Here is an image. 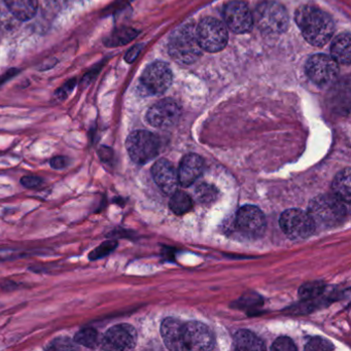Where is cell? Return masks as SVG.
I'll return each instance as SVG.
<instances>
[{"mask_svg":"<svg viewBox=\"0 0 351 351\" xmlns=\"http://www.w3.org/2000/svg\"><path fill=\"white\" fill-rule=\"evenodd\" d=\"M295 23L304 38L314 47H322L334 34V22L328 14L310 5L299 8L295 12Z\"/></svg>","mask_w":351,"mask_h":351,"instance_id":"cell-1","label":"cell"},{"mask_svg":"<svg viewBox=\"0 0 351 351\" xmlns=\"http://www.w3.org/2000/svg\"><path fill=\"white\" fill-rule=\"evenodd\" d=\"M307 213L315 227L332 228L344 221L347 209L345 203L335 195H320L312 199Z\"/></svg>","mask_w":351,"mask_h":351,"instance_id":"cell-2","label":"cell"},{"mask_svg":"<svg viewBox=\"0 0 351 351\" xmlns=\"http://www.w3.org/2000/svg\"><path fill=\"white\" fill-rule=\"evenodd\" d=\"M200 45L196 36V27L184 25L172 34L169 40V54L180 64H192L201 56Z\"/></svg>","mask_w":351,"mask_h":351,"instance_id":"cell-3","label":"cell"},{"mask_svg":"<svg viewBox=\"0 0 351 351\" xmlns=\"http://www.w3.org/2000/svg\"><path fill=\"white\" fill-rule=\"evenodd\" d=\"M252 16L258 29L265 34H282L289 27V15L285 8L273 1L261 3Z\"/></svg>","mask_w":351,"mask_h":351,"instance_id":"cell-4","label":"cell"},{"mask_svg":"<svg viewBox=\"0 0 351 351\" xmlns=\"http://www.w3.org/2000/svg\"><path fill=\"white\" fill-rule=\"evenodd\" d=\"M126 149L133 162L143 165L157 157L160 149L159 138L149 131H134L127 138Z\"/></svg>","mask_w":351,"mask_h":351,"instance_id":"cell-5","label":"cell"},{"mask_svg":"<svg viewBox=\"0 0 351 351\" xmlns=\"http://www.w3.org/2000/svg\"><path fill=\"white\" fill-rule=\"evenodd\" d=\"M196 36L201 49L207 52H219L227 46V26L215 18L202 20L196 27Z\"/></svg>","mask_w":351,"mask_h":351,"instance_id":"cell-6","label":"cell"},{"mask_svg":"<svg viewBox=\"0 0 351 351\" xmlns=\"http://www.w3.org/2000/svg\"><path fill=\"white\" fill-rule=\"evenodd\" d=\"M279 225L291 239L301 240L309 237L315 231V223L309 213L301 209H287L281 215Z\"/></svg>","mask_w":351,"mask_h":351,"instance_id":"cell-7","label":"cell"},{"mask_svg":"<svg viewBox=\"0 0 351 351\" xmlns=\"http://www.w3.org/2000/svg\"><path fill=\"white\" fill-rule=\"evenodd\" d=\"M172 84V71L164 62L152 63L143 71L141 79V89L145 95H161Z\"/></svg>","mask_w":351,"mask_h":351,"instance_id":"cell-8","label":"cell"},{"mask_svg":"<svg viewBox=\"0 0 351 351\" xmlns=\"http://www.w3.org/2000/svg\"><path fill=\"white\" fill-rule=\"evenodd\" d=\"M235 228L244 237L258 238L266 230V217L258 207L245 205L236 213Z\"/></svg>","mask_w":351,"mask_h":351,"instance_id":"cell-9","label":"cell"},{"mask_svg":"<svg viewBox=\"0 0 351 351\" xmlns=\"http://www.w3.org/2000/svg\"><path fill=\"white\" fill-rule=\"evenodd\" d=\"M182 340L186 350L206 351L215 348V335L210 328L202 322H184Z\"/></svg>","mask_w":351,"mask_h":351,"instance_id":"cell-10","label":"cell"},{"mask_svg":"<svg viewBox=\"0 0 351 351\" xmlns=\"http://www.w3.org/2000/svg\"><path fill=\"white\" fill-rule=\"evenodd\" d=\"M306 73L316 85L326 86L338 77L339 63L328 55H313L306 63Z\"/></svg>","mask_w":351,"mask_h":351,"instance_id":"cell-11","label":"cell"},{"mask_svg":"<svg viewBox=\"0 0 351 351\" xmlns=\"http://www.w3.org/2000/svg\"><path fill=\"white\" fill-rule=\"evenodd\" d=\"M136 330L128 324L112 326L100 339V345L104 350H131L136 346Z\"/></svg>","mask_w":351,"mask_h":351,"instance_id":"cell-12","label":"cell"},{"mask_svg":"<svg viewBox=\"0 0 351 351\" xmlns=\"http://www.w3.org/2000/svg\"><path fill=\"white\" fill-rule=\"evenodd\" d=\"M182 110L180 106L171 99H164L154 104L147 114V120L156 128L168 129L180 120Z\"/></svg>","mask_w":351,"mask_h":351,"instance_id":"cell-13","label":"cell"},{"mask_svg":"<svg viewBox=\"0 0 351 351\" xmlns=\"http://www.w3.org/2000/svg\"><path fill=\"white\" fill-rule=\"evenodd\" d=\"M226 26L236 34H245L254 25V16L247 5L242 1H232L223 10Z\"/></svg>","mask_w":351,"mask_h":351,"instance_id":"cell-14","label":"cell"},{"mask_svg":"<svg viewBox=\"0 0 351 351\" xmlns=\"http://www.w3.org/2000/svg\"><path fill=\"white\" fill-rule=\"evenodd\" d=\"M152 176L157 186L163 191L165 194L172 195L178 191V176L174 166L171 162L166 159H160L154 164L152 168Z\"/></svg>","mask_w":351,"mask_h":351,"instance_id":"cell-15","label":"cell"},{"mask_svg":"<svg viewBox=\"0 0 351 351\" xmlns=\"http://www.w3.org/2000/svg\"><path fill=\"white\" fill-rule=\"evenodd\" d=\"M184 322L178 318H165L161 324V334L166 347L169 350L186 351L182 340Z\"/></svg>","mask_w":351,"mask_h":351,"instance_id":"cell-16","label":"cell"},{"mask_svg":"<svg viewBox=\"0 0 351 351\" xmlns=\"http://www.w3.org/2000/svg\"><path fill=\"white\" fill-rule=\"evenodd\" d=\"M203 172V160L196 154H190L184 157L178 168V182L180 186H192Z\"/></svg>","mask_w":351,"mask_h":351,"instance_id":"cell-17","label":"cell"},{"mask_svg":"<svg viewBox=\"0 0 351 351\" xmlns=\"http://www.w3.org/2000/svg\"><path fill=\"white\" fill-rule=\"evenodd\" d=\"M8 9L17 19L29 21L36 15L38 0H3Z\"/></svg>","mask_w":351,"mask_h":351,"instance_id":"cell-18","label":"cell"},{"mask_svg":"<svg viewBox=\"0 0 351 351\" xmlns=\"http://www.w3.org/2000/svg\"><path fill=\"white\" fill-rule=\"evenodd\" d=\"M330 57L340 64H349L351 60V38L349 34L337 36L330 46Z\"/></svg>","mask_w":351,"mask_h":351,"instance_id":"cell-19","label":"cell"},{"mask_svg":"<svg viewBox=\"0 0 351 351\" xmlns=\"http://www.w3.org/2000/svg\"><path fill=\"white\" fill-rule=\"evenodd\" d=\"M234 349L236 350H266L265 343L254 332L240 330L234 336Z\"/></svg>","mask_w":351,"mask_h":351,"instance_id":"cell-20","label":"cell"},{"mask_svg":"<svg viewBox=\"0 0 351 351\" xmlns=\"http://www.w3.org/2000/svg\"><path fill=\"white\" fill-rule=\"evenodd\" d=\"M332 190L335 196L340 199L345 204H349L351 201V176L350 169L342 170L335 176L332 180Z\"/></svg>","mask_w":351,"mask_h":351,"instance_id":"cell-21","label":"cell"},{"mask_svg":"<svg viewBox=\"0 0 351 351\" xmlns=\"http://www.w3.org/2000/svg\"><path fill=\"white\" fill-rule=\"evenodd\" d=\"M169 207L176 215H184L192 209L193 201L186 193L176 191L170 199Z\"/></svg>","mask_w":351,"mask_h":351,"instance_id":"cell-22","label":"cell"},{"mask_svg":"<svg viewBox=\"0 0 351 351\" xmlns=\"http://www.w3.org/2000/svg\"><path fill=\"white\" fill-rule=\"evenodd\" d=\"M73 340L77 345H82L86 348L95 349L100 345L99 334L93 328H82L75 335Z\"/></svg>","mask_w":351,"mask_h":351,"instance_id":"cell-23","label":"cell"},{"mask_svg":"<svg viewBox=\"0 0 351 351\" xmlns=\"http://www.w3.org/2000/svg\"><path fill=\"white\" fill-rule=\"evenodd\" d=\"M324 285L320 281L305 283L299 289V297L303 300H311L318 297L324 291Z\"/></svg>","mask_w":351,"mask_h":351,"instance_id":"cell-24","label":"cell"},{"mask_svg":"<svg viewBox=\"0 0 351 351\" xmlns=\"http://www.w3.org/2000/svg\"><path fill=\"white\" fill-rule=\"evenodd\" d=\"M118 243L116 241H106L104 243L100 244L97 247L94 248L91 252H90L89 258L90 261H97L99 258H106L108 254H112L114 250H116Z\"/></svg>","mask_w":351,"mask_h":351,"instance_id":"cell-25","label":"cell"},{"mask_svg":"<svg viewBox=\"0 0 351 351\" xmlns=\"http://www.w3.org/2000/svg\"><path fill=\"white\" fill-rule=\"evenodd\" d=\"M217 190L210 184H202L196 189V196L202 203H211L217 198Z\"/></svg>","mask_w":351,"mask_h":351,"instance_id":"cell-26","label":"cell"},{"mask_svg":"<svg viewBox=\"0 0 351 351\" xmlns=\"http://www.w3.org/2000/svg\"><path fill=\"white\" fill-rule=\"evenodd\" d=\"M77 343L75 340H71V338L67 337H60V338L55 339L52 342L49 344L46 349L48 350H75L79 349Z\"/></svg>","mask_w":351,"mask_h":351,"instance_id":"cell-27","label":"cell"},{"mask_svg":"<svg viewBox=\"0 0 351 351\" xmlns=\"http://www.w3.org/2000/svg\"><path fill=\"white\" fill-rule=\"evenodd\" d=\"M305 349L310 351H328L332 350L334 346H332L330 341L326 340V339L322 338V337H313V338L308 341Z\"/></svg>","mask_w":351,"mask_h":351,"instance_id":"cell-28","label":"cell"},{"mask_svg":"<svg viewBox=\"0 0 351 351\" xmlns=\"http://www.w3.org/2000/svg\"><path fill=\"white\" fill-rule=\"evenodd\" d=\"M271 349L276 351H295L298 348L293 341L289 337H279L273 343Z\"/></svg>","mask_w":351,"mask_h":351,"instance_id":"cell-29","label":"cell"},{"mask_svg":"<svg viewBox=\"0 0 351 351\" xmlns=\"http://www.w3.org/2000/svg\"><path fill=\"white\" fill-rule=\"evenodd\" d=\"M21 184L29 190H40V189L44 188L46 182L40 176H26L21 178Z\"/></svg>","mask_w":351,"mask_h":351,"instance_id":"cell-30","label":"cell"},{"mask_svg":"<svg viewBox=\"0 0 351 351\" xmlns=\"http://www.w3.org/2000/svg\"><path fill=\"white\" fill-rule=\"evenodd\" d=\"M69 158L63 157V156H58V157H54L50 160V166L53 169H64V168H66L67 166H69Z\"/></svg>","mask_w":351,"mask_h":351,"instance_id":"cell-31","label":"cell"},{"mask_svg":"<svg viewBox=\"0 0 351 351\" xmlns=\"http://www.w3.org/2000/svg\"><path fill=\"white\" fill-rule=\"evenodd\" d=\"M0 289L5 291H13L20 289V283L15 282L11 279H5L3 282H0Z\"/></svg>","mask_w":351,"mask_h":351,"instance_id":"cell-32","label":"cell"},{"mask_svg":"<svg viewBox=\"0 0 351 351\" xmlns=\"http://www.w3.org/2000/svg\"><path fill=\"white\" fill-rule=\"evenodd\" d=\"M98 155H99L100 159L104 162H110L112 160V149H108V147H100L98 151Z\"/></svg>","mask_w":351,"mask_h":351,"instance_id":"cell-33","label":"cell"}]
</instances>
